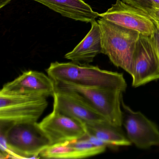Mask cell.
<instances>
[{
	"instance_id": "obj_1",
	"label": "cell",
	"mask_w": 159,
	"mask_h": 159,
	"mask_svg": "<svg viewBox=\"0 0 159 159\" xmlns=\"http://www.w3.org/2000/svg\"><path fill=\"white\" fill-rule=\"evenodd\" d=\"M55 82L68 83L81 86L118 89L125 92L127 84L123 75L104 70L89 64L73 62L51 63L46 70Z\"/></svg>"
},
{
	"instance_id": "obj_2",
	"label": "cell",
	"mask_w": 159,
	"mask_h": 159,
	"mask_svg": "<svg viewBox=\"0 0 159 159\" xmlns=\"http://www.w3.org/2000/svg\"><path fill=\"white\" fill-rule=\"evenodd\" d=\"M102 39V53L111 63L130 75L133 73L134 57L140 34L103 18L97 21Z\"/></svg>"
},
{
	"instance_id": "obj_3",
	"label": "cell",
	"mask_w": 159,
	"mask_h": 159,
	"mask_svg": "<svg viewBox=\"0 0 159 159\" xmlns=\"http://www.w3.org/2000/svg\"><path fill=\"white\" fill-rule=\"evenodd\" d=\"M0 123L1 132L5 135L11 158H39L41 152L50 146L38 122Z\"/></svg>"
},
{
	"instance_id": "obj_4",
	"label": "cell",
	"mask_w": 159,
	"mask_h": 159,
	"mask_svg": "<svg viewBox=\"0 0 159 159\" xmlns=\"http://www.w3.org/2000/svg\"><path fill=\"white\" fill-rule=\"evenodd\" d=\"M55 84L56 88L69 90L76 93L110 123L121 127L123 116L121 102L123 92L120 90L81 86L61 82H55Z\"/></svg>"
},
{
	"instance_id": "obj_5",
	"label": "cell",
	"mask_w": 159,
	"mask_h": 159,
	"mask_svg": "<svg viewBox=\"0 0 159 159\" xmlns=\"http://www.w3.org/2000/svg\"><path fill=\"white\" fill-rule=\"evenodd\" d=\"M47 98L0 91V122H37L48 106Z\"/></svg>"
},
{
	"instance_id": "obj_6",
	"label": "cell",
	"mask_w": 159,
	"mask_h": 159,
	"mask_svg": "<svg viewBox=\"0 0 159 159\" xmlns=\"http://www.w3.org/2000/svg\"><path fill=\"white\" fill-rule=\"evenodd\" d=\"M38 125L50 146L77 140L87 134L84 123L62 113L54 106L53 111Z\"/></svg>"
},
{
	"instance_id": "obj_7",
	"label": "cell",
	"mask_w": 159,
	"mask_h": 159,
	"mask_svg": "<svg viewBox=\"0 0 159 159\" xmlns=\"http://www.w3.org/2000/svg\"><path fill=\"white\" fill-rule=\"evenodd\" d=\"M122 125L128 139L137 148L147 149L159 146V129L140 111H134L122 100Z\"/></svg>"
},
{
	"instance_id": "obj_8",
	"label": "cell",
	"mask_w": 159,
	"mask_h": 159,
	"mask_svg": "<svg viewBox=\"0 0 159 159\" xmlns=\"http://www.w3.org/2000/svg\"><path fill=\"white\" fill-rule=\"evenodd\" d=\"M99 17L148 37L152 36L158 29L147 13L121 0H117L107 11L99 14Z\"/></svg>"
},
{
	"instance_id": "obj_9",
	"label": "cell",
	"mask_w": 159,
	"mask_h": 159,
	"mask_svg": "<svg viewBox=\"0 0 159 159\" xmlns=\"http://www.w3.org/2000/svg\"><path fill=\"white\" fill-rule=\"evenodd\" d=\"M132 86L137 87L159 80V59L150 37L139 35L135 51Z\"/></svg>"
},
{
	"instance_id": "obj_10",
	"label": "cell",
	"mask_w": 159,
	"mask_h": 159,
	"mask_svg": "<svg viewBox=\"0 0 159 159\" xmlns=\"http://www.w3.org/2000/svg\"><path fill=\"white\" fill-rule=\"evenodd\" d=\"M54 105L62 113L85 125L107 121L82 98L69 90L56 88Z\"/></svg>"
},
{
	"instance_id": "obj_11",
	"label": "cell",
	"mask_w": 159,
	"mask_h": 159,
	"mask_svg": "<svg viewBox=\"0 0 159 159\" xmlns=\"http://www.w3.org/2000/svg\"><path fill=\"white\" fill-rule=\"evenodd\" d=\"M55 90V82L48 75L40 71L29 70L3 85L1 91L48 97H53Z\"/></svg>"
},
{
	"instance_id": "obj_12",
	"label": "cell",
	"mask_w": 159,
	"mask_h": 159,
	"mask_svg": "<svg viewBox=\"0 0 159 159\" xmlns=\"http://www.w3.org/2000/svg\"><path fill=\"white\" fill-rule=\"evenodd\" d=\"M91 30L87 35L65 57L80 65L89 64L96 56L102 53V39L100 26L95 20L91 22Z\"/></svg>"
},
{
	"instance_id": "obj_13",
	"label": "cell",
	"mask_w": 159,
	"mask_h": 159,
	"mask_svg": "<svg viewBox=\"0 0 159 159\" xmlns=\"http://www.w3.org/2000/svg\"><path fill=\"white\" fill-rule=\"evenodd\" d=\"M49 8L62 16L76 21L91 23L99 17L83 0H33Z\"/></svg>"
},
{
	"instance_id": "obj_14",
	"label": "cell",
	"mask_w": 159,
	"mask_h": 159,
	"mask_svg": "<svg viewBox=\"0 0 159 159\" xmlns=\"http://www.w3.org/2000/svg\"><path fill=\"white\" fill-rule=\"evenodd\" d=\"M87 134L93 136L108 146H129L132 144L121 130L107 121L85 125Z\"/></svg>"
},
{
	"instance_id": "obj_15",
	"label": "cell",
	"mask_w": 159,
	"mask_h": 159,
	"mask_svg": "<svg viewBox=\"0 0 159 159\" xmlns=\"http://www.w3.org/2000/svg\"><path fill=\"white\" fill-rule=\"evenodd\" d=\"M40 156L47 159H77V152L71 141H68L49 146Z\"/></svg>"
},
{
	"instance_id": "obj_16",
	"label": "cell",
	"mask_w": 159,
	"mask_h": 159,
	"mask_svg": "<svg viewBox=\"0 0 159 159\" xmlns=\"http://www.w3.org/2000/svg\"><path fill=\"white\" fill-rule=\"evenodd\" d=\"M124 2L148 13L152 9L159 8V0H121Z\"/></svg>"
},
{
	"instance_id": "obj_17",
	"label": "cell",
	"mask_w": 159,
	"mask_h": 159,
	"mask_svg": "<svg viewBox=\"0 0 159 159\" xmlns=\"http://www.w3.org/2000/svg\"><path fill=\"white\" fill-rule=\"evenodd\" d=\"M154 49L159 59V29H157L154 34L150 37Z\"/></svg>"
},
{
	"instance_id": "obj_18",
	"label": "cell",
	"mask_w": 159,
	"mask_h": 159,
	"mask_svg": "<svg viewBox=\"0 0 159 159\" xmlns=\"http://www.w3.org/2000/svg\"><path fill=\"white\" fill-rule=\"evenodd\" d=\"M148 14L154 21L157 28L159 29V8L152 9L149 12Z\"/></svg>"
},
{
	"instance_id": "obj_19",
	"label": "cell",
	"mask_w": 159,
	"mask_h": 159,
	"mask_svg": "<svg viewBox=\"0 0 159 159\" xmlns=\"http://www.w3.org/2000/svg\"><path fill=\"white\" fill-rule=\"evenodd\" d=\"M11 1V0H0V9L6 6Z\"/></svg>"
}]
</instances>
